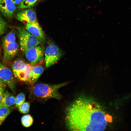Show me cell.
I'll use <instances>...</instances> for the list:
<instances>
[{"label": "cell", "mask_w": 131, "mask_h": 131, "mask_svg": "<svg viewBox=\"0 0 131 131\" xmlns=\"http://www.w3.org/2000/svg\"><path fill=\"white\" fill-rule=\"evenodd\" d=\"M0 78L13 92L15 91V82L11 70L0 62Z\"/></svg>", "instance_id": "cell-7"}, {"label": "cell", "mask_w": 131, "mask_h": 131, "mask_svg": "<svg viewBox=\"0 0 131 131\" xmlns=\"http://www.w3.org/2000/svg\"><path fill=\"white\" fill-rule=\"evenodd\" d=\"M15 101V97L7 90L3 95L0 103V106L9 107L14 105Z\"/></svg>", "instance_id": "cell-13"}, {"label": "cell", "mask_w": 131, "mask_h": 131, "mask_svg": "<svg viewBox=\"0 0 131 131\" xmlns=\"http://www.w3.org/2000/svg\"><path fill=\"white\" fill-rule=\"evenodd\" d=\"M66 122L72 131H103L107 124V116L101 106L94 101L80 98L67 108Z\"/></svg>", "instance_id": "cell-1"}, {"label": "cell", "mask_w": 131, "mask_h": 131, "mask_svg": "<svg viewBox=\"0 0 131 131\" xmlns=\"http://www.w3.org/2000/svg\"><path fill=\"white\" fill-rule=\"evenodd\" d=\"M15 18L26 24L37 21L36 13L30 8L23 9L16 14Z\"/></svg>", "instance_id": "cell-8"}, {"label": "cell", "mask_w": 131, "mask_h": 131, "mask_svg": "<svg viewBox=\"0 0 131 131\" xmlns=\"http://www.w3.org/2000/svg\"><path fill=\"white\" fill-rule=\"evenodd\" d=\"M30 106V104L28 102H24L18 107L19 111L22 113H27L29 110Z\"/></svg>", "instance_id": "cell-18"}, {"label": "cell", "mask_w": 131, "mask_h": 131, "mask_svg": "<svg viewBox=\"0 0 131 131\" xmlns=\"http://www.w3.org/2000/svg\"><path fill=\"white\" fill-rule=\"evenodd\" d=\"M5 87L3 86L0 87V103L5 92Z\"/></svg>", "instance_id": "cell-21"}, {"label": "cell", "mask_w": 131, "mask_h": 131, "mask_svg": "<svg viewBox=\"0 0 131 131\" xmlns=\"http://www.w3.org/2000/svg\"><path fill=\"white\" fill-rule=\"evenodd\" d=\"M16 37L15 34L11 31L7 33L3 38L2 43L3 47L13 42H15Z\"/></svg>", "instance_id": "cell-15"}, {"label": "cell", "mask_w": 131, "mask_h": 131, "mask_svg": "<svg viewBox=\"0 0 131 131\" xmlns=\"http://www.w3.org/2000/svg\"><path fill=\"white\" fill-rule=\"evenodd\" d=\"M38 0H23L17 8L22 9L31 8L34 6Z\"/></svg>", "instance_id": "cell-14"}, {"label": "cell", "mask_w": 131, "mask_h": 131, "mask_svg": "<svg viewBox=\"0 0 131 131\" xmlns=\"http://www.w3.org/2000/svg\"><path fill=\"white\" fill-rule=\"evenodd\" d=\"M6 83L0 78V87H6Z\"/></svg>", "instance_id": "cell-23"}, {"label": "cell", "mask_w": 131, "mask_h": 131, "mask_svg": "<svg viewBox=\"0 0 131 131\" xmlns=\"http://www.w3.org/2000/svg\"><path fill=\"white\" fill-rule=\"evenodd\" d=\"M32 66L30 64L26 63L22 60H17L12 64V72L18 80L24 82H29Z\"/></svg>", "instance_id": "cell-4"}, {"label": "cell", "mask_w": 131, "mask_h": 131, "mask_svg": "<svg viewBox=\"0 0 131 131\" xmlns=\"http://www.w3.org/2000/svg\"><path fill=\"white\" fill-rule=\"evenodd\" d=\"M44 52V47L38 45L27 50L24 54L30 64L33 66L42 61Z\"/></svg>", "instance_id": "cell-6"}, {"label": "cell", "mask_w": 131, "mask_h": 131, "mask_svg": "<svg viewBox=\"0 0 131 131\" xmlns=\"http://www.w3.org/2000/svg\"></svg>", "instance_id": "cell-25"}, {"label": "cell", "mask_w": 131, "mask_h": 131, "mask_svg": "<svg viewBox=\"0 0 131 131\" xmlns=\"http://www.w3.org/2000/svg\"><path fill=\"white\" fill-rule=\"evenodd\" d=\"M44 62L47 68L56 63L62 55L60 48L55 44L50 43L46 48L44 52Z\"/></svg>", "instance_id": "cell-5"}, {"label": "cell", "mask_w": 131, "mask_h": 131, "mask_svg": "<svg viewBox=\"0 0 131 131\" xmlns=\"http://www.w3.org/2000/svg\"><path fill=\"white\" fill-rule=\"evenodd\" d=\"M1 107L0 106V107Z\"/></svg>", "instance_id": "cell-26"}, {"label": "cell", "mask_w": 131, "mask_h": 131, "mask_svg": "<svg viewBox=\"0 0 131 131\" xmlns=\"http://www.w3.org/2000/svg\"><path fill=\"white\" fill-rule=\"evenodd\" d=\"M18 7L22 2L23 0H11Z\"/></svg>", "instance_id": "cell-22"}, {"label": "cell", "mask_w": 131, "mask_h": 131, "mask_svg": "<svg viewBox=\"0 0 131 131\" xmlns=\"http://www.w3.org/2000/svg\"><path fill=\"white\" fill-rule=\"evenodd\" d=\"M21 121L23 125L25 127H27L32 125L33 120L30 115L27 114L23 116L21 118Z\"/></svg>", "instance_id": "cell-16"}, {"label": "cell", "mask_w": 131, "mask_h": 131, "mask_svg": "<svg viewBox=\"0 0 131 131\" xmlns=\"http://www.w3.org/2000/svg\"><path fill=\"white\" fill-rule=\"evenodd\" d=\"M7 27V22L0 14V36L5 32Z\"/></svg>", "instance_id": "cell-20"}, {"label": "cell", "mask_w": 131, "mask_h": 131, "mask_svg": "<svg viewBox=\"0 0 131 131\" xmlns=\"http://www.w3.org/2000/svg\"><path fill=\"white\" fill-rule=\"evenodd\" d=\"M16 7L11 0H0V12L7 18L12 17L16 9Z\"/></svg>", "instance_id": "cell-10"}, {"label": "cell", "mask_w": 131, "mask_h": 131, "mask_svg": "<svg viewBox=\"0 0 131 131\" xmlns=\"http://www.w3.org/2000/svg\"><path fill=\"white\" fill-rule=\"evenodd\" d=\"M2 122L0 120V126L2 124Z\"/></svg>", "instance_id": "cell-24"}, {"label": "cell", "mask_w": 131, "mask_h": 131, "mask_svg": "<svg viewBox=\"0 0 131 131\" xmlns=\"http://www.w3.org/2000/svg\"><path fill=\"white\" fill-rule=\"evenodd\" d=\"M44 70L43 67L40 66H32L30 71L29 82L34 83L36 82Z\"/></svg>", "instance_id": "cell-12"}, {"label": "cell", "mask_w": 131, "mask_h": 131, "mask_svg": "<svg viewBox=\"0 0 131 131\" xmlns=\"http://www.w3.org/2000/svg\"><path fill=\"white\" fill-rule=\"evenodd\" d=\"M10 110L9 107L5 106L0 107V120L3 122L9 115Z\"/></svg>", "instance_id": "cell-17"}, {"label": "cell", "mask_w": 131, "mask_h": 131, "mask_svg": "<svg viewBox=\"0 0 131 131\" xmlns=\"http://www.w3.org/2000/svg\"><path fill=\"white\" fill-rule=\"evenodd\" d=\"M67 83V82H65L53 85L39 83L33 87L32 92L35 96L39 98L44 99L53 98L60 99L62 98V96L58 92V90Z\"/></svg>", "instance_id": "cell-2"}, {"label": "cell", "mask_w": 131, "mask_h": 131, "mask_svg": "<svg viewBox=\"0 0 131 131\" xmlns=\"http://www.w3.org/2000/svg\"><path fill=\"white\" fill-rule=\"evenodd\" d=\"M17 32L20 49L23 53L41 43L36 37L24 27H17Z\"/></svg>", "instance_id": "cell-3"}, {"label": "cell", "mask_w": 131, "mask_h": 131, "mask_svg": "<svg viewBox=\"0 0 131 131\" xmlns=\"http://www.w3.org/2000/svg\"><path fill=\"white\" fill-rule=\"evenodd\" d=\"M25 98V96L23 93H21L18 94L16 98L15 103L16 106L18 107L24 102Z\"/></svg>", "instance_id": "cell-19"}, {"label": "cell", "mask_w": 131, "mask_h": 131, "mask_svg": "<svg viewBox=\"0 0 131 131\" xmlns=\"http://www.w3.org/2000/svg\"><path fill=\"white\" fill-rule=\"evenodd\" d=\"M25 29L30 33L36 37L41 43L45 40L44 33L37 21L25 24Z\"/></svg>", "instance_id": "cell-9"}, {"label": "cell", "mask_w": 131, "mask_h": 131, "mask_svg": "<svg viewBox=\"0 0 131 131\" xmlns=\"http://www.w3.org/2000/svg\"><path fill=\"white\" fill-rule=\"evenodd\" d=\"M4 50L3 59L5 61L10 60L17 54L19 49L18 44L14 42L3 47Z\"/></svg>", "instance_id": "cell-11"}]
</instances>
